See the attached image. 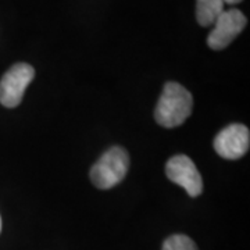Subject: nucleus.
<instances>
[{
	"instance_id": "1",
	"label": "nucleus",
	"mask_w": 250,
	"mask_h": 250,
	"mask_svg": "<svg viewBox=\"0 0 250 250\" xmlns=\"http://www.w3.org/2000/svg\"><path fill=\"white\" fill-rule=\"evenodd\" d=\"M192 107L193 98L190 92L181 83L167 82L154 110V118L164 128H175L185 123Z\"/></svg>"
},
{
	"instance_id": "2",
	"label": "nucleus",
	"mask_w": 250,
	"mask_h": 250,
	"mask_svg": "<svg viewBox=\"0 0 250 250\" xmlns=\"http://www.w3.org/2000/svg\"><path fill=\"white\" fill-rule=\"evenodd\" d=\"M129 156L123 147H111L90 170V181L99 189H110L118 185L126 175Z\"/></svg>"
},
{
	"instance_id": "3",
	"label": "nucleus",
	"mask_w": 250,
	"mask_h": 250,
	"mask_svg": "<svg viewBox=\"0 0 250 250\" xmlns=\"http://www.w3.org/2000/svg\"><path fill=\"white\" fill-rule=\"evenodd\" d=\"M34 77H35V70L29 64L25 62L14 64L0 81V103L4 107H17Z\"/></svg>"
},
{
	"instance_id": "4",
	"label": "nucleus",
	"mask_w": 250,
	"mask_h": 250,
	"mask_svg": "<svg viewBox=\"0 0 250 250\" xmlns=\"http://www.w3.org/2000/svg\"><path fill=\"white\" fill-rule=\"evenodd\" d=\"M248 20L241 10H224L213 24V29L207 38V45L213 50H223L241 34Z\"/></svg>"
},
{
	"instance_id": "5",
	"label": "nucleus",
	"mask_w": 250,
	"mask_h": 250,
	"mask_svg": "<svg viewBox=\"0 0 250 250\" xmlns=\"http://www.w3.org/2000/svg\"><path fill=\"white\" fill-rule=\"evenodd\" d=\"M166 174L171 182L182 187L189 196L196 197L203 192V179L195 163L185 154L171 157L166 164Z\"/></svg>"
},
{
	"instance_id": "6",
	"label": "nucleus",
	"mask_w": 250,
	"mask_h": 250,
	"mask_svg": "<svg viewBox=\"0 0 250 250\" xmlns=\"http://www.w3.org/2000/svg\"><path fill=\"white\" fill-rule=\"evenodd\" d=\"M250 146L249 128L242 124H231L215 136L214 149L227 160H238L243 157Z\"/></svg>"
},
{
	"instance_id": "7",
	"label": "nucleus",
	"mask_w": 250,
	"mask_h": 250,
	"mask_svg": "<svg viewBox=\"0 0 250 250\" xmlns=\"http://www.w3.org/2000/svg\"><path fill=\"white\" fill-rule=\"evenodd\" d=\"M224 0H196V18L202 27H211L224 11Z\"/></svg>"
},
{
	"instance_id": "8",
	"label": "nucleus",
	"mask_w": 250,
	"mask_h": 250,
	"mask_svg": "<svg viewBox=\"0 0 250 250\" xmlns=\"http://www.w3.org/2000/svg\"><path fill=\"white\" fill-rule=\"evenodd\" d=\"M163 250H197V248L195 242L187 235H172L166 239Z\"/></svg>"
},
{
	"instance_id": "9",
	"label": "nucleus",
	"mask_w": 250,
	"mask_h": 250,
	"mask_svg": "<svg viewBox=\"0 0 250 250\" xmlns=\"http://www.w3.org/2000/svg\"><path fill=\"white\" fill-rule=\"evenodd\" d=\"M242 0H224V3H228V4H238Z\"/></svg>"
},
{
	"instance_id": "10",
	"label": "nucleus",
	"mask_w": 250,
	"mask_h": 250,
	"mask_svg": "<svg viewBox=\"0 0 250 250\" xmlns=\"http://www.w3.org/2000/svg\"><path fill=\"white\" fill-rule=\"evenodd\" d=\"M0 231H1V218H0Z\"/></svg>"
}]
</instances>
